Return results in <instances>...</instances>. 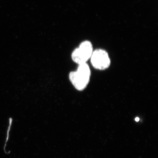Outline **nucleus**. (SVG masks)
I'll use <instances>...</instances> for the list:
<instances>
[{
    "label": "nucleus",
    "mask_w": 158,
    "mask_h": 158,
    "mask_svg": "<svg viewBox=\"0 0 158 158\" xmlns=\"http://www.w3.org/2000/svg\"><path fill=\"white\" fill-rule=\"evenodd\" d=\"M93 47L89 41L81 43L79 48L76 49L72 54V59L78 64L87 63L93 53Z\"/></svg>",
    "instance_id": "f03ea898"
},
{
    "label": "nucleus",
    "mask_w": 158,
    "mask_h": 158,
    "mask_svg": "<svg viewBox=\"0 0 158 158\" xmlns=\"http://www.w3.org/2000/svg\"><path fill=\"white\" fill-rule=\"evenodd\" d=\"M90 59L93 67L98 70L107 69L110 67L111 63L108 53L102 49L93 51Z\"/></svg>",
    "instance_id": "7ed1b4c3"
},
{
    "label": "nucleus",
    "mask_w": 158,
    "mask_h": 158,
    "mask_svg": "<svg viewBox=\"0 0 158 158\" xmlns=\"http://www.w3.org/2000/svg\"><path fill=\"white\" fill-rule=\"evenodd\" d=\"M91 72L87 63L78 64L76 71L71 72L69 78L72 84L77 90L81 91L87 87L90 81Z\"/></svg>",
    "instance_id": "f257e3e1"
},
{
    "label": "nucleus",
    "mask_w": 158,
    "mask_h": 158,
    "mask_svg": "<svg viewBox=\"0 0 158 158\" xmlns=\"http://www.w3.org/2000/svg\"><path fill=\"white\" fill-rule=\"evenodd\" d=\"M11 123H12V119L11 118H10V123H9V128H8V133L7 134V137H6V142H5V146H4V151H6V145H7V143L8 142V141H9V131H10V127H11Z\"/></svg>",
    "instance_id": "20e7f679"
},
{
    "label": "nucleus",
    "mask_w": 158,
    "mask_h": 158,
    "mask_svg": "<svg viewBox=\"0 0 158 158\" xmlns=\"http://www.w3.org/2000/svg\"><path fill=\"white\" fill-rule=\"evenodd\" d=\"M139 118L138 117H136L135 118V121L137 122L139 121Z\"/></svg>",
    "instance_id": "39448f33"
}]
</instances>
